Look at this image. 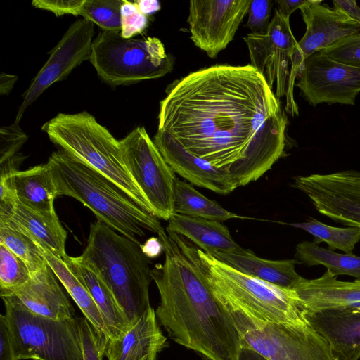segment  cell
<instances>
[{"label":"cell","instance_id":"obj_23","mask_svg":"<svg viewBox=\"0 0 360 360\" xmlns=\"http://www.w3.org/2000/svg\"><path fill=\"white\" fill-rule=\"evenodd\" d=\"M63 260L89 290L102 315L108 339L119 338L131 324L100 274L81 256L68 255Z\"/></svg>","mask_w":360,"mask_h":360},{"label":"cell","instance_id":"obj_13","mask_svg":"<svg viewBox=\"0 0 360 360\" xmlns=\"http://www.w3.org/2000/svg\"><path fill=\"white\" fill-rule=\"evenodd\" d=\"M244 41L249 50L250 65L264 77L271 89L276 84L274 94L278 98L285 96L291 59L297 44L290 19L283 18L276 10L264 32H251L244 37Z\"/></svg>","mask_w":360,"mask_h":360},{"label":"cell","instance_id":"obj_37","mask_svg":"<svg viewBox=\"0 0 360 360\" xmlns=\"http://www.w3.org/2000/svg\"><path fill=\"white\" fill-rule=\"evenodd\" d=\"M147 25V15L139 11L135 2L124 0L121 8V36L127 39L133 38L142 32Z\"/></svg>","mask_w":360,"mask_h":360},{"label":"cell","instance_id":"obj_19","mask_svg":"<svg viewBox=\"0 0 360 360\" xmlns=\"http://www.w3.org/2000/svg\"><path fill=\"white\" fill-rule=\"evenodd\" d=\"M58 279L47 264L31 275L30 279L13 290L1 292V296L13 295L31 311L47 318L60 320L75 317L69 299Z\"/></svg>","mask_w":360,"mask_h":360},{"label":"cell","instance_id":"obj_31","mask_svg":"<svg viewBox=\"0 0 360 360\" xmlns=\"http://www.w3.org/2000/svg\"><path fill=\"white\" fill-rule=\"evenodd\" d=\"M0 243L7 247L27 266L31 275L46 264L43 250L25 234L7 226H0Z\"/></svg>","mask_w":360,"mask_h":360},{"label":"cell","instance_id":"obj_46","mask_svg":"<svg viewBox=\"0 0 360 360\" xmlns=\"http://www.w3.org/2000/svg\"><path fill=\"white\" fill-rule=\"evenodd\" d=\"M239 360H268L259 353L248 348L242 347Z\"/></svg>","mask_w":360,"mask_h":360},{"label":"cell","instance_id":"obj_24","mask_svg":"<svg viewBox=\"0 0 360 360\" xmlns=\"http://www.w3.org/2000/svg\"><path fill=\"white\" fill-rule=\"evenodd\" d=\"M210 255L246 275L285 289L293 290L304 278L295 270L296 259H266L245 249L242 253L214 252Z\"/></svg>","mask_w":360,"mask_h":360},{"label":"cell","instance_id":"obj_15","mask_svg":"<svg viewBox=\"0 0 360 360\" xmlns=\"http://www.w3.org/2000/svg\"><path fill=\"white\" fill-rule=\"evenodd\" d=\"M251 0H193L188 23L194 44L215 58L233 39Z\"/></svg>","mask_w":360,"mask_h":360},{"label":"cell","instance_id":"obj_45","mask_svg":"<svg viewBox=\"0 0 360 360\" xmlns=\"http://www.w3.org/2000/svg\"><path fill=\"white\" fill-rule=\"evenodd\" d=\"M139 11L144 15L153 13L160 8V4L158 1L141 0L135 1Z\"/></svg>","mask_w":360,"mask_h":360},{"label":"cell","instance_id":"obj_25","mask_svg":"<svg viewBox=\"0 0 360 360\" xmlns=\"http://www.w3.org/2000/svg\"><path fill=\"white\" fill-rule=\"evenodd\" d=\"M166 231L185 238L208 255L214 252L242 253L245 250L221 221L174 213Z\"/></svg>","mask_w":360,"mask_h":360},{"label":"cell","instance_id":"obj_22","mask_svg":"<svg viewBox=\"0 0 360 360\" xmlns=\"http://www.w3.org/2000/svg\"><path fill=\"white\" fill-rule=\"evenodd\" d=\"M0 226L15 229L31 238L39 247L54 255L65 259L67 232L55 211L41 212L24 205L17 198L8 219Z\"/></svg>","mask_w":360,"mask_h":360},{"label":"cell","instance_id":"obj_21","mask_svg":"<svg viewBox=\"0 0 360 360\" xmlns=\"http://www.w3.org/2000/svg\"><path fill=\"white\" fill-rule=\"evenodd\" d=\"M293 290L302 311L360 308V280L342 281L327 270L318 278H304Z\"/></svg>","mask_w":360,"mask_h":360},{"label":"cell","instance_id":"obj_43","mask_svg":"<svg viewBox=\"0 0 360 360\" xmlns=\"http://www.w3.org/2000/svg\"><path fill=\"white\" fill-rule=\"evenodd\" d=\"M141 248L143 254L149 259L158 257L163 251L160 239L155 237L148 238L143 244L141 245Z\"/></svg>","mask_w":360,"mask_h":360},{"label":"cell","instance_id":"obj_14","mask_svg":"<svg viewBox=\"0 0 360 360\" xmlns=\"http://www.w3.org/2000/svg\"><path fill=\"white\" fill-rule=\"evenodd\" d=\"M94 34V24L86 19L70 25L23 94L15 122L19 123L25 110L49 86L65 79L83 61L89 60Z\"/></svg>","mask_w":360,"mask_h":360},{"label":"cell","instance_id":"obj_4","mask_svg":"<svg viewBox=\"0 0 360 360\" xmlns=\"http://www.w3.org/2000/svg\"><path fill=\"white\" fill-rule=\"evenodd\" d=\"M167 234L202 274L214 297L228 309L264 323L304 324L293 290L246 275L207 254L185 238Z\"/></svg>","mask_w":360,"mask_h":360},{"label":"cell","instance_id":"obj_3","mask_svg":"<svg viewBox=\"0 0 360 360\" xmlns=\"http://www.w3.org/2000/svg\"><path fill=\"white\" fill-rule=\"evenodd\" d=\"M58 195L75 198L89 208L97 220L129 239L142 244L139 238L146 231L165 232L159 219L148 212L105 176L63 150L53 153L46 162Z\"/></svg>","mask_w":360,"mask_h":360},{"label":"cell","instance_id":"obj_2","mask_svg":"<svg viewBox=\"0 0 360 360\" xmlns=\"http://www.w3.org/2000/svg\"><path fill=\"white\" fill-rule=\"evenodd\" d=\"M158 238L165 255L152 269L160 297L158 322L176 343L205 360H239L241 340L230 312L175 240L166 231Z\"/></svg>","mask_w":360,"mask_h":360},{"label":"cell","instance_id":"obj_12","mask_svg":"<svg viewBox=\"0 0 360 360\" xmlns=\"http://www.w3.org/2000/svg\"><path fill=\"white\" fill-rule=\"evenodd\" d=\"M292 186L304 193L321 214L360 229V171L297 176Z\"/></svg>","mask_w":360,"mask_h":360},{"label":"cell","instance_id":"obj_30","mask_svg":"<svg viewBox=\"0 0 360 360\" xmlns=\"http://www.w3.org/2000/svg\"><path fill=\"white\" fill-rule=\"evenodd\" d=\"M289 225L302 229L314 237V243L324 242L329 250H339L346 254H353L355 245L360 241V229L355 227L340 228L329 226L313 218L306 221L290 223Z\"/></svg>","mask_w":360,"mask_h":360},{"label":"cell","instance_id":"obj_26","mask_svg":"<svg viewBox=\"0 0 360 360\" xmlns=\"http://www.w3.org/2000/svg\"><path fill=\"white\" fill-rule=\"evenodd\" d=\"M0 179L7 183L24 205L41 212L55 211L57 191L46 163L1 176Z\"/></svg>","mask_w":360,"mask_h":360},{"label":"cell","instance_id":"obj_1","mask_svg":"<svg viewBox=\"0 0 360 360\" xmlns=\"http://www.w3.org/2000/svg\"><path fill=\"white\" fill-rule=\"evenodd\" d=\"M165 91L158 130L228 172L238 187L257 181L283 155L287 117L250 65L202 68Z\"/></svg>","mask_w":360,"mask_h":360},{"label":"cell","instance_id":"obj_18","mask_svg":"<svg viewBox=\"0 0 360 360\" xmlns=\"http://www.w3.org/2000/svg\"><path fill=\"white\" fill-rule=\"evenodd\" d=\"M302 312L305 321L329 343L338 360L360 359V308Z\"/></svg>","mask_w":360,"mask_h":360},{"label":"cell","instance_id":"obj_35","mask_svg":"<svg viewBox=\"0 0 360 360\" xmlns=\"http://www.w3.org/2000/svg\"><path fill=\"white\" fill-rule=\"evenodd\" d=\"M84 360H103L108 338L85 317H80Z\"/></svg>","mask_w":360,"mask_h":360},{"label":"cell","instance_id":"obj_34","mask_svg":"<svg viewBox=\"0 0 360 360\" xmlns=\"http://www.w3.org/2000/svg\"><path fill=\"white\" fill-rule=\"evenodd\" d=\"M318 52L335 62L360 68V32L344 37Z\"/></svg>","mask_w":360,"mask_h":360},{"label":"cell","instance_id":"obj_11","mask_svg":"<svg viewBox=\"0 0 360 360\" xmlns=\"http://www.w3.org/2000/svg\"><path fill=\"white\" fill-rule=\"evenodd\" d=\"M322 1L309 0L301 7L306 32L297 41L291 59L290 75L286 98V111L298 115L294 98V86L304 61L311 55L341 39L360 32V23L334 8L321 4Z\"/></svg>","mask_w":360,"mask_h":360},{"label":"cell","instance_id":"obj_40","mask_svg":"<svg viewBox=\"0 0 360 360\" xmlns=\"http://www.w3.org/2000/svg\"><path fill=\"white\" fill-rule=\"evenodd\" d=\"M0 360H15L9 328L5 315H0Z\"/></svg>","mask_w":360,"mask_h":360},{"label":"cell","instance_id":"obj_9","mask_svg":"<svg viewBox=\"0 0 360 360\" xmlns=\"http://www.w3.org/2000/svg\"><path fill=\"white\" fill-rule=\"evenodd\" d=\"M228 311L239 333L241 347L268 360H338L329 343L308 323H264L240 311Z\"/></svg>","mask_w":360,"mask_h":360},{"label":"cell","instance_id":"obj_5","mask_svg":"<svg viewBox=\"0 0 360 360\" xmlns=\"http://www.w3.org/2000/svg\"><path fill=\"white\" fill-rule=\"evenodd\" d=\"M141 245L97 220L91 224L82 255L98 271L130 324L151 307V262Z\"/></svg>","mask_w":360,"mask_h":360},{"label":"cell","instance_id":"obj_8","mask_svg":"<svg viewBox=\"0 0 360 360\" xmlns=\"http://www.w3.org/2000/svg\"><path fill=\"white\" fill-rule=\"evenodd\" d=\"M89 61L109 85H130L160 78L173 68L172 57L156 37L124 38L102 30L93 41Z\"/></svg>","mask_w":360,"mask_h":360},{"label":"cell","instance_id":"obj_39","mask_svg":"<svg viewBox=\"0 0 360 360\" xmlns=\"http://www.w3.org/2000/svg\"><path fill=\"white\" fill-rule=\"evenodd\" d=\"M84 0H34V8L52 12L56 16L71 14L79 15Z\"/></svg>","mask_w":360,"mask_h":360},{"label":"cell","instance_id":"obj_20","mask_svg":"<svg viewBox=\"0 0 360 360\" xmlns=\"http://www.w3.org/2000/svg\"><path fill=\"white\" fill-rule=\"evenodd\" d=\"M151 307L119 338L108 339L104 356L108 360H156L167 346V338Z\"/></svg>","mask_w":360,"mask_h":360},{"label":"cell","instance_id":"obj_28","mask_svg":"<svg viewBox=\"0 0 360 360\" xmlns=\"http://www.w3.org/2000/svg\"><path fill=\"white\" fill-rule=\"evenodd\" d=\"M174 213L191 217L224 221L231 219H245L222 207L200 193L194 187L181 181H176Z\"/></svg>","mask_w":360,"mask_h":360},{"label":"cell","instance_id":"obj_33","mask_svg":"<svg viewBox=\"0 0 360 360\" xmlns=\"http://www.w3.org/2000/svg\"><path fill=\"white\" fill-rule=\"evenodd\" d=\"M31 278L26 264L7 247L0 243V290L6 292L16 289Z\"/></svg>","mask_w":360,"mask_h":360},{"label":"cell","instance_id":"obj_10","mask_svg":"<svg viewBox=\"0 0 360 360\" xmlns=\"http://www.w3.org/2000/svg\"><path fill=\"white\" fill-rule=\"evenodd\" d=\"M124 163L147 200L153 214L168 221L174 214V172L144 127L134 128L120 140Z\"/></svg>","mask_w":360,"mask_h":360},{"label":"cell","instance_id":"obj_42","mask_svg":"<svg viewBox=\"0 0 360 360\" xmlns=\"http://www.w3.org/2000/svg\"><path fill=\"white\" fill-rule=\"evenodd\" d=\"M309 0H277L279 13L285 18L290 19V15L297 9H300L302 6L306 4Z\"/></svg>","mask_w":360,"mask_h":360},{"label":"cell","instance_id":"obj_44","mask_svg":"<svg viewBox=\"0 0 360 360\" xmlns=\"http://www.w3.org/2000/svg\"><path fill=\"white\" fill-rule=\"evenodd\" d=\"M18 77L13 75H8L4 72L0 74V94L1 96L8 95L13 89Z\"/></svg>","mask_w":360,"mask_h":360},{"label":"cell","instance_id":"obj_38","mask_svg":"<svg viewBox=\"0 0 360 360\" xmlns=\"http://www.w3.org/2000/svg\"><path fill=\"white\" fill-rule=\"evenodd\" d=\"M273 6L270 0H252L249 10L248 18L245 25L252 32H264L269 25V18Z\"/></svg>","mask_w":360,"mask_h":360},{"label":"cell","instance_id":"obj_41","mask_svg":"<svg viewBox=\"0 0 360 360\" xmlns=\"http://www.w3.org/2000/svg\"><path fill=\"white\" fill-rule=\"evenodd\" d=\"M333 4L335 10L360 23V7L357 6L356 1L335 0Z\"/></svg>","mask_w":360,"mask_h":360},{"label":"cell","instance_id":"obj_7","mask_svg":"<svg viewBox=\"0 0 360 360\" xmlns=\"http://www.w3.org/2000/svg\"><path fill=\"white\" fill-rule=\"evenodd\" d=\"M1 297L15 360H84L80 317L47 318L31 311L13 295Z\"/></svg>","mask_w":360,"mask_h":360},{"label":"cell","instance_id":"obj_16","mask_svg":"<svg viewBox=\"0 0 360 360\" xmlns=\"http://www.w3.org/2000/svg\"><path fill=\"white\" fill-rule=\"evenodd\" d=\"M295 86L307 101L354 105L360 93V68L351 67L316 52L303 63Z\"/></svg>","mask_w":360,"mask_h":360},{"label":"cell","instance_id":"obj_27","mask_svg":"<svg viewBox=\"0 0 360 360\" xmlns=\"http://www.w3.org/2000/svg\"><path fill=\"white\" fill-rule=\"evenodd\" d=\"M42 250L47 264L82 311L84 317L108 337L107 329L102 315L84 284L61 258L49 251Z\"/></svg>","mask_w":360,"mask_h":360},{"label":"cell","instance_id":"obj_29","mask_svg":"<svg viewBox=\"0 0 360 360\" xmlns=\"http://www.w3.org/2000/svg\"><path fill=\"white\" fill-rule=\"evenodd\" d=\"M295 257L309 267L323 265L336 277L347 275L360 280V256L337 253L314 242L302 241L295 247Z\"/></svg>","mask_w":360,"mask_h":360},{"label":"cell","instance_id":"obj_6","mask_svg":"<svg viewBox=\"0 0 360 360\" xmlns=\"http://www.w3.org/2000/svg\"><path fill=\"white\" fill-rule=\"evenodd\" d=\"M41 130L51 141L105 176L153 214L124 163L120 141L92 115L86 111L60 112L44 123Z\"/></svg>","mask_w":360,"mask_h":360},{"label":"cell","instance_id":"obj_36","mask_svg":"<svg viewBox=\"0 0 360 360\" xmlns=\"http://www.w3.org/2000/svg\"><path fill=\"white\" fill-rule=\"evenodd\" d=\"M27 139L18 122L2 126L0 128V165L19 156V150Z\"/></svg>","mask_w":360,"mask_h":360},{"label":"cell","instance_id":"obj_32","mask_svg":"<svg viewBox=\"0 0 360 360\" xmlns=\"http://www.w3.org/2000/svg\"><path fill=\"white\" fill-rule=\"evenodd\" d=\"M124 0H84L80 16L102 30L121 31V8Z\"/></svg>","mask_w":360,"mask_h":360},{"label":"cell","instance_id":"obj_17","mask_svg":"<svg viewBox=\"0 0 360 360\" xmlns=\"http://www.w3.org/2000/svg\"><path fill=\"white\" fill-rule=\"evenodd\" d=\"M153 141L174 172L192 184L227 195L238 186L226 171L186 150L172 136L157 131Z\"/></svg>","mask_w":360,"mask_h":360}]
</instances>
